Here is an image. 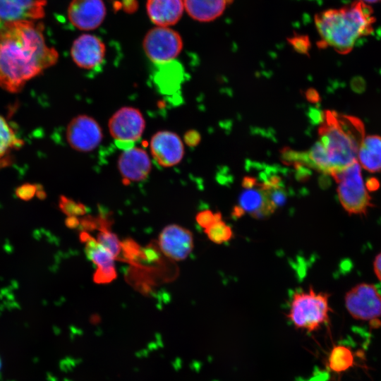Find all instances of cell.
Here are the masks:
<instances>
[{"instance_id":"52a82bcc","label":"cell","mask_w":381,"mask_h":381,"mask_svg":"<svg viewBox=\"0 0 381 381\" xmlns=\"http://www.w3.org/2000/svg\"><path fill=\"white\" fill-rule=\"evenodd\" d=\"M108 128L116 145L123 150L134 147L144 133L145 120L140 111L133 107H123L110 117Z\"/></svg>"},{"instance_id":"cb8c5ba5","label":"cell","mask_w":381,"mask_h":381,"mask_svg":"<svg viewBox=\"0 0 381 381\" xmlns=\"http://www.w3.org/2000/svg\"><path fill=\"white\" fill-rule=\"evenodd\" d=\"M209 240L217 244H222L230 241L234 237L231 227L222 219L217 220L208 228L204 229Z\"/></svg>"},{"instance_id":"ba28073f","label":"cell","mask_w":381,"mask_h":381,"mask_svg":"<svg viewBox=\"0 0 381 381\" xmlns=\"http://www.w3.org/2000/svg\"><path fill=\"white\" fill-rule=\"evenodd\" d=\"M345 307L352 318L373 323L381 317V295L375 286L360 283L345 295Z\"/></svg>"},{"instance_id":"8fae6325","label":"cell","mask_w":381,"mask_h":381,"mask_svg":"<svg viewBox=\"0 0 381 381\" xmlns=\"http://www.w3.org/2000/svg\"><path fill=\"white\" fill-rule=\"evenodd\" d=\"M157 243L161 252L174 261L186 259L194 247L192 232L176 224L164 226L159 234Z\"/></svg>"},{"instance_id":"f1b7e54d","label":"cell","mask_w":381,"mask_h":381,"mask_svg":"<svg viewBox=\"0 0 381 381\" xmlns=\"http://www.w3.org/2000/svg\"><path fill=\"white\" fill-rule=\"evenodd\" d=\"M38 188L36 185L24 183L18 186L16 190V196L24 201L31 200L37 193Z\"/></svg>"},{"instance_id":"6da1fadb","label":"cell","mask_w":381,"mask_h":381,"mask_svg":"<svg viewBox=\"0 0 381 381\" xmlns=\"http://www.w3.org/2000/svg\"><path fill=\"white\" fill-rule=\"evenodd\" d=\"M43 30L31 20L0 23V87L6 91L20 92L56 63L59 54L47 44Z\"/></svg>"},{"instance_id":"3957f363","label":"cell","mask_w":381,"mask_h":381,"mask_svg":"<svg viewBox=\"0 0 381 381\" xmlns=\"http://www.w3.org/2000/svg\"><path fill=\"white\" fill-rule=\"evenodd\" d=\"M364 133V126L359 119L334 111L324 112L319 140L327 152L331 176L357 161Z\"/></svg>"},{"instance_id":"4316f807","label":"cell","mask_w":381,"mask_h":381,"mask_svg":"<svg viewBox=\"0 0 381 381\" xmlns=\"http://www.w3.org/2000/svg\"><path fill=\"white\" fill-rule=\"evenodd\" d=\"M221 219H222V217L220 212H213L210 210L200 211L195 217L196 222L203 229L208 228L213 223Z\"/></svg>"},{"instance_id":"5b68a950","label":"cell","mask_w":381,"mask_h":381,"mask_svg":"<svg viewBox=\"0 0 381 381\" xmlns=\"http://www.w3.org/2000/svg\"><path fill=\"white\" fill-rule=\"evenodd\" d=\"M332 176L337 183L339 200L344 210L349 214L365 215L373 204L359 163L356 161Z\"/></svg>"},{"instance_id":"1f68e13d","label":"cell","mask_w":381,"mask_h":381,"mask_svg":"<svg viewBox=\"0 0 381 381\" xmlns=\"http://www.w3.org/2000/svg\"><path fill=\"white\" fill-rule=\"evenodd\" d=\"M306 95L307 99L311 102H317L320 99L318 93L314 89H309Z\"/></svg>"},{"instance_id":"7402d4cb","label":"cell","mask_w":381,"mask_h":381,"mask_svg":"<svg viewBox=\"0 0 381 381\" xmlns=\"http://www.w3.org/2000/svg\"><path fill=\"white\" fill-rule=\"evenodd\" d=\"M354 364L352 351L344 345L334 346L327 358V365L332 371L340 373L350 369Z\"/></svg>"},{"instance_id":"9a60e30c","label":"cell","mask_w":381,"mask_h":381,"mask_svg":"<svg viewBox=\"0 0 381 381\" xmlns=\"http://www.w3.org/2000/svg\"><path fill=\"white\" fill-rule=\"evenodd\" d=\"M106 6L103 0H72L68 7L71 24L81 30H92L104 21Z\"/></svg>"},{"instance_id":"ffe728a7","label":"cell","mask_w":381,"mask_h":381,"mask_svg":"<svg viewBox=\"0 0 381 381\" xmlns=\"http://www.w3.org/2000/svg\"><path fill=\"white\" fill-rule=\"evenodd\" d=\"M357 159L366 171L375 173L381 171V137L368 135L358 149Z\"/></svg>"},{"instance_id":"d6986e66","label":"cell","mask_w":381,"mask_h":381,"mask_svg":"<svg viewBox=\"0 0 381 381\" xmlns=\"http://www.w3.org/2000/svg\"><path fill=\"white\" fill-rule=\"evenodd\" d=\"M234 0H183L188 16L199 22H210L223 14Z\"/></svg>"},{"instance_id":"7c38bea8","label":"cell","mask_w":381,"mask_h":381,"mask_svg":"<svg viewBox=\"0 0 381 381\" xmlns=\"http://www.w3.org/2000/svg\"><path fill=\"white\" fill-rule=\"evenodd\" d=\"M80 240L85 245L87 257L96 266L93 275V281L97 284H105L111 282L117 277L115 267L116 258L95 238L86 231L80 234Z\"/></svg>"},{"instance_id":"8992f818","label":"cell","mask_w":381,"mask_h":381,"mask_svg":"<svg viewBox=\"0 0 381 381\" xmlns=\"http://www.w3.org/2000/svg\"><path fill=\"white\" fill-rule=\"evenodd\" d=\"M183 46L180 34L169 27L156 26L146 33L143 40L145 55L157 65L174 61Z\"/></svg>"},{"instance_id":"83f0119b","label":"cell","mask_w":381,"mask_h":381,"mask_svg":"<svg viewBox=\"0 0 381 381\" xmlns=\"http://www.w3.org/2000/svg\"><path fill=\"white\" fill-rule=\"evenodd\" d=\"M289 42L294 49L301 54H308L310 43L308 37L303 35H295L289 38Z\"/></svg>"},{"instance_id":"4fadbf2b","label":"cell","mask_w":381,"mask_h":381,"mask_svg":"<svg viewBox=\"0 0 381 381\" xmlns=\"http://www.w3.org/2000/svg\"><path fill=\"white\" fill-rule=\"evenodd\" d=\"M150 150L154 160L162 167L177 165L184 156L183 140L169 131L155 133L150 139Z\"/></svg>"},{"instance_id":"5bb4252c","label":"cell","mask_w":381,"mask_h":381,"mask_svg":"<svg viewBox=\"0 0 381 381\" xmlns=\"http://www.w3.org/2000/svg\"><path fill=\"white\" fill-rule=\"evenodd\" d=\"M106 54V46L97 36L83 34L73 42L71 55L73 62L80 68L90 70L99 66Z\"/></svg>"},{"instance_id":"f546056e","label":"cell","mask_w":381,"mask_h":381,"mask_svg":"<svg viewBox=\"0 0 381 381\" xmlns=\"http://www.w3.org/2000/svg\"><path fill=\"white\" fill-rule=\"evenodd\" d=\"M200 133L195 130L188 131L184 135V141L190 147L196 146L200 143Z\"/></svg>"},{"instance_id":"2e32d148","label":"cell","mask_w":381,"mask_h":381,"mask_svg":"<svg viewBox=\"0 0 381 381\" xmlns=\"http://www.w3.org/2000/svg\"><path fill=\"white\" fill-rule=\"evenodd\" d=\"M118 169L124 182H139L149 176L152 163L145 150L134 146L123 150L118 159Z\"/></svg>"},{"instance_id":"277c9868","label":"cell","mask_w":381,"mask_h":381,"mask_svg":"<svg viewBox=\"0 0 381 381\" xmlns=\"http://www.w3.org/2000/svg\"><path fill=\"white\" fill-rule=\"evenodd\" d=\"M329 298L328 294L316 292L312 287L296 291L292 296L287 317L296 328L315 332L329 321Z\"/></svg>"},{"instance_id":"603a6c76","label":"cell","mask_w":381,"mask_h":381,"mask_svg":"<svg viewBox=\"0 0 381 381\" xmlns=\"http://www.w3.org/2000/svg\"><path fill=\"white\" fill-rule=\"evenodd\" d=\"M23 145L20 139L6 120L0 115V160L6 157L12 150Z\"/></svg>"},{"instance_id":"ac0fdd59","label":"cell","mask_w":381,"mask_h":381,"mask_svg":"<svg viewBox=\"0 0 381 381\" xmlns=\"http://www.w3.org/2000/svg\"><path fill=\"white\" fill-rule=\"evenodd\" d=\"M184 10L183 0H147L146 11L157 26L169 27L181 19Z\"/></svg>"},{"instance_id":"e575fe53","label":"cell","mask_w":381,"mask_h":381,"mask_svg":"<svg viewBox=\"0 0 381 381\" xmlns=\"http://www.w3.org/2000/svg\"><path fill=\"white\" fill-rule=\"evenodd\" d=\"M0 368H1V361H0Z\"/></svg>"},{"instance_id":"836d02e7","label":"cell","mask_w":381,"mask_h":381,"mask_svg":"<svg viewBox=\"0 0 381 381\" xmlns=\"http://www.w3.org/2000/svg\"><path fill=\"white\" fill-rule=\"evenodd\" d=\"M363 2H365V4H375V3H377V2H380L381 1V0H361Z\"/></svg>"},{"instance_id":"9c48e42d","label":"cell","mask_w":381,"mask_h":381,"mask_svg":"<svg viewBox=\"0 0 381 381\" xmlns=\"http://www.w3.org/2000/svg\"><path fill=\"white\" fill-rule=\"evenodd\" d=\"M241 191L238 204L234 207L232 214L236 217L249 214L255 218L270 216L277 210L270 202L267 193L261 182L252 176H245L242 181Z\"/></svg>"},{"instance_id":"30bf717a","label":"cell","mask_w":381,"mask_h":381,"mask_svg":"<svg viewBox=\"0 0 381 381\" xmlns=\"http://www.w3.org/2000/svg\"><path fill=\"white\" fill-rule=\"evenodd\" d=\"M103 138V133L98 122L87 115H78L68 123L66 139L75 150L87 152L98 147Z\"/></svg>"},{"instance_id":"d6a6232c","label":"cell","mask_w":381,"mask_h":381,"mask_svg":"<svg viewBox=\"0 0 381 381\" xmlns=\"http://www.w3.org/2000/svg\"><path fill=\"white\" fill-rule=\"evenodd\" d=\"M79 220L78 217H68L66 220V224L68 227L75 228L79 224Z\"/></svg>"},{"instance_id":"4dcf8cb0","label":"cell","mask_w":381,"mask_h":381,"mask_svg":"<svg viewBox=\"0 0 381 381\" xmlns=\"http://www.w3.org/2000/svg\"><path fill=\"white\" fill-rule=\"evenodd\" d=\"M373 270L378 279L381 281V252L376 255L373 261Z\"/></svg>"},{"instance_id":"e0dca14e","label":"cell","mask_w":381,"mask_h":381,"mask_svg":"<svg viewBox=\"0 0 381 381\" xmlns=\"http://www.w3.org/2000/svg\"><path fill=\"white\" fill-rule=\"evenodd\" d=\"M46 0H0V23L35 21L44 16Z\"/></svg>"},{"instance_id":"7a4b0ae2","label":"cell","mask_w":381,"mask_h":381,"mask_svg":"<svg viewBox=\"0 0 381 381\" xmlns=\"http://www.w3.org/2000/svg\"><path fill=\"white\" fill-rule=\"evenodd\" d=\"M375 22L372 8L361 0L320 11L314 16L320 36L318 45L332 47L339 54H348L359 39L372 33Z\"/></svg>"},{"instance_id":"d4e9b609","label":"cell","mask_w":381,"mask_h":381,"mask_svg":"<svg viewBox=\"0 0 381 381\" xmlns=\"http://www.w3.org/2000/svg\"><path fill=\"white\" fill-rule=\"evenodd\" d=\"M96 240L116 260L118 258L123 248V243L119 240L116 234L107 228H103L97 234Z\"/></svg>"},{"instance_id":"484cf974","label":"cell","mask_w":381,"mask_h":381,"mask_svg":"<svg viewBox=\"0 0 381 381\" xmlns=\"http://www.w3.org/2000/svg\"><path fill=\"white\" fill-rule=\"evenodd\" d=\"M59 207L61 212L68 217H78L86 213L85 206L65 195H61L59 201Z\"/></svg>"},{"instance_id":"44dd1931","label":"cell","mask_w":381,"mask_h":381,"mask_svg":"<svg viewBox=\"0 0 381 381\" xmlns=\"http://www.w3.org/2000/svg\"><path fill=\"white\" fill-rule=\"evenodd\" d=\"M183 78L182 66L175 60L158 65V69L155 75V83L165 94L176 92L180 87Z\"/></svg>"}]
</instances>
